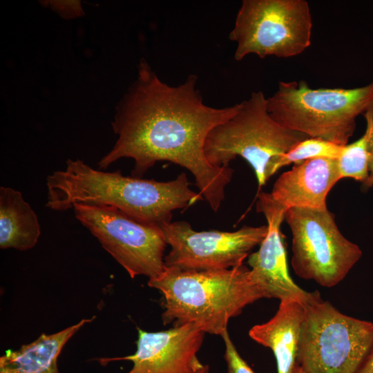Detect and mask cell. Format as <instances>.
Segmentation results:
<instances>
[{"mask_svg": "<svg viewBox=\"0 0 373 373\" xmlns=\"http://www.w3.org/2000/svg\"><path fill=\"white\" fill-rule=\"evenodd\" d=\"M209 367L208 365H204V367L198 372V373H209Z\"/></svg>", "mask_w": 373, "mask_h": 373, "instance_id": "obj_23", "label": "cell"}, {"mask_svg": "<svg viewBox=\"0 0 373 373\" xmlns=\"http://www.w3.org/2000/svg\"><path fill=\"white\" fill-rule=\"evenodd\" d=\"M312 28L305 0H243L229 37L236 61L251 54L289 58L310 46Z\"/></svg>", "mask_w": 373, "mask_h": 373, "instance_id": "obj_7", "label": "cell"}, {"mask_svg": "<svg viewBox=\"0 0 373 373\" xmlns=\"http://www.w3.org/2000/svg\"><path fill=\"white\" fill-rule=\"evenodd\" d=\"M304 316L302 303L293 299L283 300L270 320L253 326L249 331L251 338L272 350L278 373L293 372Z\"/></svg>", "mask_w": 373, "mask_h": 373, "instance_id": "obj_14", "label": "cell"}, {"mask_svg": "<svg viewBox=\"0 0 373 373\" xmlns=\"http://www.w3.org/2000/svg\"><path fill=\"white\" fill-rule=\"evenodd\" d=\"M148 285L164 296V325L193 323L204 333L220 336L231 318L248 305L267 298L244 265L200 271L166 267L161 275L149 279Z\"/></svg>", "mask_w": 373, "mask_h": 373, "instance_id": "obj_3", "label": "cell"}, {"mask_svg": "<svg viewBox=\"0 0 373 373\" xmlns=\"http://www.w3.org/2000/svg\"><path fill=\"white\" fill-rule=\"evenodd\" d=\"M256 211L265 216L267 233L259 249L248 256L253 280L262 289L267 298L280 301L293 299L304 304L311 292L294 282L287 267L285 245L280 231L286 209L273 199L270 193L258 192Z\"/></svg>", "mask_w": 373, "mask_h": 373, "instance_id": "obj_12", "label": "cell"}, {"mask_svg": "<svg viewBox=\"0 0 373 373\" xmlns=\"http://www.w3.org/2000/svg\"><path fill=\"white\" fill-rule=\"evenodd\" d=\"M197 83V75L191 74L181 84L169 85L141 59L136 79L111 123L117 139L97 163L98 169L131 158L135 164L131 176L142 178L157 162H171L193 175L198 193L217 211L233 170L210 164L204 147L209 132L231 117L238 104L222 108L207 105Z\"/></svg>", "mask_w": 373, "mask_h": 373, "instance_id": "obj_1", "label": "cell"}, {"mask_svg": "<svg viewBox=\"0 0 373 373\" xmlns=\"http://www.w3.org/2000/svg\"><path fill=\"white\" fill-rule=\"evenodd\" d=\"M41 4L52 9L65 19L79 17L84 15L79 1H41Z\"/></svg>", "mask_w": 373, "mask_h": 373, "instance_id": "obj_20", "label": "cell"}, {"mask_svg": "<svg viewBox=\"0 0 373 373\" xmlns=\"http://www.w3.org/2000/svg\"><path fill=\"white\" fill-rule=\"evenodd\" d=\"M296 363L304 373H358L373 349V323L341 313L318 291L303 304Z\"/></svg>", "mask_w": 373, "mask_h": 373, "instance_id": "obj_6", "label": "cell"}, {"mask_svg": "<svg viewBox=\"0 0 373 373\" xmlns=\"http://www.w3.org/2000/svg\"><path fill=\"white\" fill-rule=\"evenodd\" d=\"M222 338L225 350L224 358L227 363L228 373H255L247 362L240 356L233 345L228 331L224 332Z\"/></svg>", "mask_w": 373, "mask_h": 373, "instance_id": "obj_19", "label": "cell"}, {"mask_svg": "<svg viewBox=\"0 0 373 373\" xmlns=\"http://www.w3.org/2000/svg\"><path fill=\"white\" fill-rule=\"evenodd\" d=\"M372 100L373 81L354 88L316 89L303 80L280 81L267 105L271 116L284 127L345 146L354 132L356 117Z\"/></svg>", "mask_w": 373, "mask_h": 373, "instance_id": "obj_4", "label": "cell"}, {"mask_svg": "<svg viewBox=\"0 0 373 373\" xmlns=\"http://www.w3.org/2000/svg\"><path fill=\"white\" fill-rule=\"evenodd\" d=\"M367 126L365 132L367 134V153H368V180L367 186H373V100L363 113Z\"/></svg>", "mask_w": 373, "mask_h": 373, "instance_id": "obj_21", "label": "cell"}, {"mask_svg": "<svg viewBox=\"0 0 373 373\" xmlns=\"http://www.w3.org/2000/svg\"><path fill=\"white\" fill-rule=\"evenodd\" d=\"M204 334L193 323L155 332L138 329L137 350L133 355L98 361L102 365L131 361L133 365L126 373H198L204 365L197 356Z\"/></svg>", "mask_w": 373, "mask_h": 373, "instance_id": "obj_11", "label": "cell"}, {"mask_svg": "<svg viewBox=\"0 0 373 373\" xmlns=\"http://www.w3.org/2000/svg\"><path fill=\"white\" fill-rule=\"evenodd\" d=\"M336 161L341 179L353 178L366 186L369 176L367 133L355 142L343 146Z\"/></svg>", "mask_w": 373, "mask_h": 373, "instance_id": "obj_18", "label": "cell"}, {"mask_svg": "<svg viewBox=\"0 0 373 373\" xmlns=\"http://www.w3.org/2000/svg\"><path fill=\"white\" fill-rule=\"evenodd\" d=\"M66 164L64 170L47 177L46 205L54 211H66L77 203L105 204L161 227L171 222L173 211L204 199L190 189L184 172L173 180L159 182L124 176L120 170L95 169L79 159H68Z\"/></svg>", "mask_w": 373, "mask_h": 373, "instance_id": "obj_2", "label": "cell"}, {"mask_svg": "<svg viewBox=\"0 0 373 373\" xmlns=\"http://www.w3.org/2000/svg\"><path fill=\"white\" fill-rule=\"evenodd\" d=\"M73 209L76 218L131 278H154L165 270L167 243L161 227L137 220L108 205L77 203Z\"/></svg>", "mask_w": 373, "mask_h": 373, "instance_id": "obj_9", "label": "cell"}, {"mask_svg": "<svg viewBox=\"0 0 373 373\" xmlns=\"http://www.w3.org/2000/svg\"><path fill=\"white\" fill-rule=\"evenodd\" d=\"M267 98L258 90L238 103L235 113L209 132L204 147L213 166H229L237 156L245 159L255 172L259 189L274 175L277 158L309 137L277 122L268 111Z\"/></svg>", "mask_w": 373, "mask_h": 373, "instance_id": "obj_5", "label": "cell"}, {"mask_svg": "<svg viewBox=\"0 0 373 373\" xmlns=\"http://www.w3.org/2000/svg\"><path fill=\"white\" fill-rule=\"evenodd\" d=\"M41 234L37 216L19 191L0 187V247L26 251Z\"/></svg>", "mask_w": 373, "mask_h": 373, "instance_id": "obj_16", "label": "cell"}, {"mask_svg": "<svg viewBox=\"0 0 373 373\" xmlns=\"http://www.w3.org/2000/svg\"><path fill=\"white\" fill-rule=\"evenodd\" d=\"M343 148V146L322 139L307 137L277 158L273 167L274 174L282 167L291 163L298 164L309 160L321 157L337 159Z\"/></svg>", "mask_w": 373, "mask_h": 373, "instance_id": "obj_17", "label": "cell"}, {"mask_svg": "<svg viewBox=\"0 0 373 373\" xmlns=\"http://www.w3.org/2000/svg\"><path fill=\"white\" fill-rule=\"evenodd\" d=\"M171 251L164 256L166 267L182 270H222L243 265L251 250L260 245L267 225L244 226L236 231H195L186 221L161 226Z\"/></svg>", "mask_w": 373, "mask_h": 373, "instance_id": "obj_10", "label": "cell"}, {"mask_svg": "<svg viewBox=\"0 0 373 373\" xmlns=\"http://www.w3.org/2000/svg\"><path fill=\"white\" fill-rule=\"evenodd\" d=\"M292 373H304L299 365L296 363Z\"/></svg>", "mask_w": 373, "mask_h": 373, "instance_id": "obj_24", "label": "cell"}, {"mask_svg": "<svg viewBox=\"0 0 373 373\" xmlns=\"http://www.w3.org/2000/svg\"><path fill=\"white\" fill-rule=\"evenodd\" d=\"M358 373H373V349Z\"/></svg>", "mask_w": 373, "mask_h": 373, "instance_id": "obj_22", "label": "cell"}, {"mask_svg": "<svg viewBox=\"0 0 373 373\" xmlns=\"http://www.w3.org/2000/svg\"><path fill=\"white\" fill-rule=\"evenodd\" d=\"M95 318H84L52 334H41L35 341L0 357V373H59L58 356L69 339L85 324Z\"/></svg>", "mask_w": 373, "mask_h": 373, "instance_id": "obj_15", "label": "cell"}, {"mask_svg": "<svg viewBox=\"0 0 373 373\" xmlns=\"http://www.w3.org/2000/svg\"><path fill=\"white\" fill-rule=\"evenodd\" d=\"M285 219L292 236L291 264L301 278L334 287L362 256L360 247L341 233L327 209L293 207Z\"/></svg>", "mask_w": 373, "mask_h": 373, "instance_id": "obj_8", "label": "cell"}, {"mask_svg": "<svg viewBox=\"0 0 373 373\" xmlns=\"http://www.w3.org/2000/svg\"><path fill=\"white\" fill-rule=\"evenodd\" d=\"M341 179L336 159H312L282 173L270 194L286 211L293 207L325 210L329 192Z\"/></svg>", "mask_w": 373, "mask_h": 373, "instance_id": "obj_13", "label": "cell"}]
</instances>
